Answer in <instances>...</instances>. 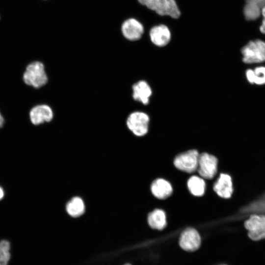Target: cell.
Returning a JSON list of instances; mask_svg holds the SVG:
<instances>
[{"mask_svg":"<svg viewBox=\"0 0 265 265\" xmlns=\"http://www.w3.org/2000/svg\"><path fill=\"white\" fill-rule=\"evenodd\" d=\"M132 97L134 100L144 105L149 103L152 92L149 84L145 80H140L132 86Z\"/></svg>","mask_w":265,"mask_h":265,"instance_id":"cell-13","label":"cell"},{"mask_svg":"<svg viewBox=\"0 0 265 265\" xmlns=\"http://www.w3.org/2000/svg\"><path fill=\"white\" fill-rule=\"evenodd\" d=\"M150 37L154 44L159 47H163L169 42L171 33L166 26L160 25L151 29Z\"/></svg>","mask_w":265,"mask_h":265,"instance_id":"cell-11","label":"cell"},{"mask_svg":"<svg viewBox=\"0 0 265 265\" xmlns=\"http://www.w3.org/2000/svg\"><path fill=\"white\" fill-rule=\"evenodd\" d=\"M261 13L262 18H265V5L261 8Z\"/></svg>","mask_w":265,"mask_h":265,"instance_id":"cell-23","label":"cell"},{"mask_svg":"<svg viewBox=\"0 0 265 265\" xmlns=\"http://www.w3.org/2000/svg\"><path fill=\"white\" fill-rule=\"evenodd\" d=\"M247 81L251 84L263 85L265 84V66H257L254 69L245 71Z\"/></svg>","mask_w":265,"mask_h":265,"instance_id":"cell-15","label":"cell"},{"mask_svg":"<svg viewBox=\"0 0 265 265\" xmlns=\"http://www.w3.org/2000/svg\"><path fill=\"white\" fill-rule=\"evenodd\" d=\"M217 159L215 157L208 153H202L199 157L198 171L204 178L211 179L217 172Z\"/></svg>","mask_w":265,"mask_h":265,"instance_id":"cell-7","label":"cell"},{"mask_svg":"<svg viewBox=\"0 0 265 265\" xmlns=\"http://www.w3.org/2000/svg\"><path fill=\"white\" fill-rule=\"evenodd\" d=\"M248 237L253 241L265 239V215L252 214L244 222Z\"/></svg>","mask_w":265,"mask_h":265,"instance_id":"cell-5","label":"cell"},{"mask_svg":"<svg viewBox=\"0 0 265 265\" xmlns=\"http://www.w3.org/2000/svg\"><path fill=\"white\" fill-rule=\"evenodd\" d=\"M23 80L26 84L34 88L45 85L48 81V77L43 64L35 61L28 65L24 73Z\"/></svg>","mask_w":265,"mask_h":265,"instance_id":"cell-2","label":"cell"},{"mask_svg":"<svg viewBox=\"0 0 265 265\" xmlns=\"http://www.w3.org/2000/svg\"><path fill=\"white\" fill-rule=\"evenodd\" d=\"M131 265L129 264H125V265Z\"/></svg>","mask_w":265,"mask_h":265,"instance_id":"cell-26","label":"cell"},{"mask_svg":"<svg viewBox=\"0 0 265 265\" xmlns=\"http://www.w3.org/2000/svg\"><path fill=\"white\" fill-rule=\"evenodd\" d=\"M187 186L190 192L194 196L203 195L205 190V183L204 180L198 176H192L187 182Z\"/></svg>","mask_w":265,"mask_h":265,"instance_id":"cell-18","label":"cell"},{"mask_svg":"<svg viewBox=\"0 0 265 265\" xmlns=\"http://www.w3.org/2000/svg\"><path fill=\"white\" fill-rule=\"evenodd\" d=\"M53 115L52 108L46 105L36 106L33 107L29 112L30 121L35 125L50 122Z\"/></svg>","mask_w":265,"mask_h":265,"instance_id":"cell-10","label":"cell"},{"mask_svg":"<svg viewBox=\"0 0 265 265\" xmlns=\"http://www.w3.org/2000/svg\"><path fill=\"white\" fill-rule=\"evenodd\" d=\"M148 222L151 228L159 230H162L166 225L165 212L160 209L154 210L149 214Z\"/></svg>","mask_w":265,"mask_h":265,"instance_id":"cell-16","label":"cell"},{"mask_svg":"<svg viewBox=\"0 0 265 265\" xmlns=\"http://www.w3.org/2000/svg\"><path fill=\"white\" fill-rule=\"evenodd\" d=\"M242 60L247 64L265 62V41L255 39L249 41L241 49Z\"/></svg>","mask_w":265,"mask_h":265,"instance_id":"cell-1","label":"cell"},{"mask_svg":"<svg viewBox=\"0 0 265 265\" xmlns=\"http://www.w3.org/2000/svg\"><path fill=\"white\" fill-rule=\"evenodd\" d=\"M10 244L6 240L0 241V265H7L10 260Z\"/></svg>","mask_w":265,"mask_h":265,"instance_id":"cell-20","label":"cell"},{"mask_svg":"<svg viewBox=\"0 0 265 265\" xmlns=\"http://www.w3.org/2000/svg\"><path fill=\"white\" fill-rule=\"evenodd\" d=\"M3 123H4V119L0 112V128L3 126Z\"/></svg>","mask_w":265,"mask_h":265,"instance_id":"cell-24","label":"cell"},{"mask_svg":"<svg viewBox=\"0 0 265 265\" xmlns=\"http://www.w3.org/2000/svg\"><path fill=\"white\" fill-rule=\"evenodd\" d=\"M245 3L252 2L259 5L261 8L265 5V0H245Z\"/></svg>","mask_w":265,"mask_h":265,"instance_id":"cell-21","label":"cell"},{"mask_svg":"<svg viewBox=\"0 0 265 265\" xmlns=\"http://www.w3.org/2000/svg\"><path fill=\"white\" fill-rule=\"evenodd\" d=\"M141 4L161 16L167 15L176 19L180 11L175 0H138Z\"/></svg>","mask_w":265,"mask_h":265,"instance_id":"cell-3","label":"cell"},{"mask_svg":"<svg viewBox=\"0 0 265 265\" xmlns=\"http://www.w3.org/2000/svg\"><path fill=\"white\" fill-rule=\"evenodd\" d=\"M213 189L221 197L224 198L231 197L233 191L231 177L226 174H221L214 185Z\"/></svg>","mask_w":265,"mask_h":265,"instance_id":"cell-12","label":"cell"},{"mask_svg":"<svg viewBox=\"0 0 265 265\" xmlns=\"http://www.w3.org/2000/svg\"><path fill=\"white\" fill-rule=\"evenodd\" d=\"M259 31L263 34H265V18H262L259 26Z\"/></svg>","mask_w":265,"mask_h":265,"instance_id":"cell-22","label":"cell"},{"mask_svg":"<svg viewBox=\"0 0 265 265\" xmlns=\"http://www.w3.org/2000/svg\"><path fill=\"white\" fill-rule=\"evenodd\" d=\"M150 118L147 114L134 111L128 116L126 124L128 129L136 136H142L148 131Z\"/></svg>","mask_w":265,"mask_h":265,"instance_id":"cell-4","label":"cell"},{"mask_svg":"<svg viewBox=\"0 0 265 265\" xmlns=\"http://www.w3.org/2000/svg\"><path fill=\"white\" fill-rule=\"evenodd\" d=\"M151 189L153 194L159 199L168 197L172 192L170 184L162 179L155 180L152 184Z\"/></svg>","mask_w":265,"mask_h":265,"instance_id":"cell-14","label":"cell"},{"mask_svg":"<svg viewBox=\"0 0 265 265\" xmlns=\"http://www.w3.org/2000/svg\"><path fill=\"white\" fill-rule=\"evenodd\" d=\"M121 29L124 37L131 41L139 39L144 32L141 23L133 18L126 20L123 23Z\"/></svg>","mask_w":265,"mask_h":265,"instance_id":"cell-9","label":"cell"},{"mask_svg":"<svg viewBox=\"0 0 265 265\" xmlns=\"http://www.w3.org/2000/svg\"><path fill=\"white\" fill-rule=\"evenodd\" d=\"M4 196V191L2 188L0 186V200L3 198Z\"/></svg>","mask_w":265,"mask_h":265,"instance_id":"cell-25","label":"cell"},{"mask_svg":"<svg viewBox=\"0 0 265 265\" xmlns=\"http://www.w3.org/2000/svg\"><path fill=\"white\" fill-rule=\"evenodd\" d=\"M199 155L196 150H191L177 156L174 161L176 168L187 172H194L198 167Z\"/></svg>","mask_w":265,"mask_h":265,"instance_id":"cell-6","label":"cell"},{"mask_svg":"<svg viewBox=\"0 0 265 265\" xmlns=\"http://www.w3.org/2000/svg\"><path fill=\"white\" fill-rule=\"evenodd\" d=\"M85 209L84 204L82 200L75 197L71 199L67 203L66 210L68 213L73 217H78L84 212Z\"/></svg>","mask_w":265,"mask_h":265,"instance_id":"cell-17","label":"cell"},{"mask_svg":"<svg viewBox=\"0 0 265 265\" xmlns=\"http://www.w3.org/2000/svg\"><path fill=\"white\" fill-rule=\"evenodd\" d=\"M179 244L184 250L194 251L200 247L201 244L200 235L195 229L188 228L181 234Z\"/></svg>","mask_w":265,"mask_h":265,"instance_id":"cell-8","label":"cell"},{"mask_svg":"<svg viewBox=\"0 0 265 265\" xmlns=\"http://www.w3.org/2000/svg\"><path fill=\"white\" fill-rule=\"evenodd\" d=\"M261 8L257 4L252 3H245L243 6V13L246 20L255 21L261 16Z\"/></svg>","mask_w":265,"mask_h":265,"instance_id":"cell-19","label":"cell"}]
</instances>
